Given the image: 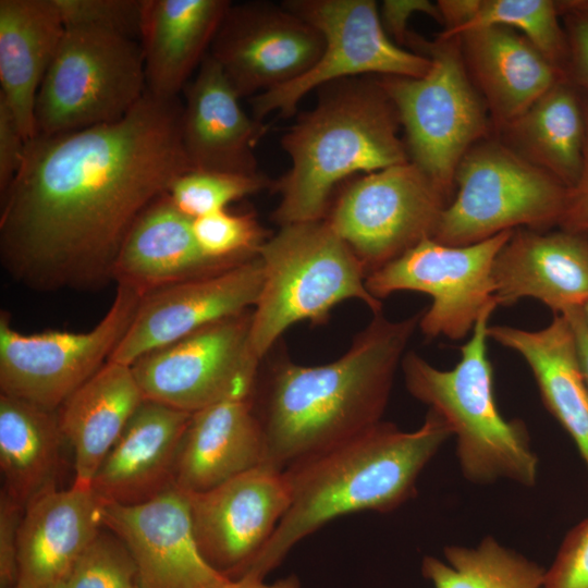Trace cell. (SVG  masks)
I'll list each match as a JSON object with an SVG mask.
<instances>
[{
  "instance_id": "d6a6232c",
  "label": "cell",
  "mask_w": 588,
  "mask_h": 588,
  "mask_svg": "<svg viewBox=\"0 0 588 588\" xmlns=\"http://www.w3.org/2000/svg\"><path fill=\"white\" fill-rule=\"evenodd\" d=\"M444 561L426 555L421 574L433 588H543L546 568L485 537L475 547L446 546Z\"/></svg>"
},
{
  "instance_id": "f1b7e54d",
  "label": "cell",
  "mask_w": 588,
  "mask_h": 588,
  "mask_svg": "<svg viewBox=\"0 0 588 588\" xmlns=\"http://www.w3.org/2000/svg\"><path fill=\"white\" fill-rule=\"evenodd\" d=\"M63 34L52 0L0 1V98L27 140L36 136V97Z\"/></svg>"
},
{
  "instance_id": "3957f363",
  "label": "cell",
  "mask_w": 588,
  "mask_h": 588,
  "mask_svg": "<svg viewBox=\"0 0 588 588\" xmlns=\"http://www.w3.org/2000/svg\"><path fill=\"white\" fill-rule=\"evenodd\" d=\"M452 434L448 422L429 409L413 431L380 421L289 465L283 471L290 506L243 577L264 580L296 543L334 518L391 512L414 498L420 473Z\"/></svg>"
},
{
  "instance_id": "30bf717a",
  "label": "cell",
  "mask_w": 588,
  "mask_h": 588,
  "mask_svg": "<svg viewBox=\"0 0 588 588\" xmlns=\"http://www.w3.org/2000/svg\"><path fill=\"white\" fill-rule=\"evenodd\" d=\"M283 5L318 29L324 48L297 79L253 96V117L292 114L316 88L358 75L421 77L430 60L396 45L384 32L373 0H290Z\"/></svg>"
},
{
  "instance_id": "484cf974",
  "label": "cell",
  "mask_w": 588,
  "mask_h": 588,
  "mask_svg": "<svg viewBox=\"0 0 588 588\" xmlns=\"http://www.w3.org/2000/svg\"><path fill=\"white\" fill-rule=\"evenodd\" d=\"M226 0H143L140 38L146 91L177 97L209 52Z\"/></svg>"
},
{
  "instance_id": "7a4b0ae2",
  "label": "cell",
  "mask_w": 588,
  "mask_h": 588,
  "mask_svg": "<svg viewBox=\"0 0 588 588\" xmlns=\"http://www.w3.org/2000/svg\"><path fill=\"white\" fill-rule=\"evenodd\" d=\"M422 311L402 320L373 314L331 363L304 366L282 355L260 366L252 399L265 439L264 464L283 470L382 421L395 371Z\"/></svg>"
},
{
  "instance_id": "4dcf8cb0",
  "label": "cell",
  "mask_w": 588,
  "mask_h": 588,
  "mask_svg": "<svg viewBox=\"0 0 588 588\" xmlns=\"http://www.w3.org/2000/svg\"><path fill=\"white\" fill-rule=\"evenodd\" d=\"M64 442L58 411L0 394L1 490L24 509L56 487Z\"/></svg>"
},
{
  "instance_id": "5bb4252c",
  "label": "cell",
  "mask_w": 588,
  "mask_h": 588,
  "mask_svg": "<svg viewBox=\"0 0 588 588\" xmlns=\"http://www.w3.org/2000/svg\"><path fill=\"white\" fill-rule=\"evenodd\" d=\"M252 310L212 322L131 367L145 400L189 414L252 395L261 366L250 351Z\"/></svg>"
},
{
  "instance_id": "9a60e30c",
  "label": "cell",
  "mask_w": 588,
  "mask_h": 588,
  "mask_svg": "<svg viewBox=\"0 0 588 588\" xmlns=\"http://www.w3.org/2000/svg\"><path fill=\"white\" fill-rule=\"evenodd\" d=\"M188 499L201 555L217 572L237 580L273 535L291 494L284 471L260 464Z\"/></svg>"
},
{
  "instance_id": "ab89813d",
  "label": "cell",
  "mask_w": 588,
  "mask_h": 588,
  "mask_svg": "<svg viewBox=\"0 0 588 588\" xmlns=\"http://www.w3.org/2000/svg\"><path fill=\"white\" fill-rule=\"evenodd\" d=\"M24 507L1 490L0 494V588L19 580L17 543Z\"/></svg>"
},
{
  "instance_id": "cb8c5ba5",
  "label": "cell",
  "mask_w": 588,
  "mask_h": 588,
  "mask_svg": "<svg viewBox=\"0 0 588 588\" xmlns=\"http://www.w3.org/2000/svg\"><path fill=\"white\" fill-rule=\"evenodd\" d=\"M265 458L252 395L232 396L192 414L176 458L174 487L188 494L204 492Z\"/></svg>"
},
{
  "instance_id": "836d02e7",
  "label": "cell",
  "mask_w": 588,
  "mask_h": 588,
  "mask_svg": "<svg viewBox=\"0 0 588 588\" xmlns=\"http://www.w3.org/2000/svg\"><path fill=\"white\" fill-rule=\"evenodd\" d=\"M271 182L262 174L191 170L179 176L168 195L192 219L225 210L234 200L255 194Z\"/></svg>"
},
{
  "instance_id": "6da1fadb",
  "label": "cell",
  "mask_w": 588,
  "mask_h": 588,
  "mask_svg": "<svg viewBox=\"0 0 588 588\" xmlns=\"http://www.w3.org/2000/svg\"><path fill=\"white\" fill-rule=\"evenodd\" d=\"M183 103L145 91L121 120L27 140L0 196V257L38 291L94 290L113 281L131 229L182 174Z\"/></svg>"
},
{
  "instance_id": "e575fe53",
  "label": "cell",
  "mask_w": 588,
  "mask_h": 588,
  "mask_svg": "<svg viewBox=\"0 0 588 588\" xmlns=\"http://www.w3.org/2000/svg\"><path fill=\"white\" fill-rule=\"evenodd\" d=\"M46 588H136V566L124 542L103 527L70 567Z\"/></svg>"
},
{
  "instance_id": "277c9868",
  "label": "cell",
  "mask_w": 588,
  "mask_h": 588,
  "mask_svg": "<svg viewBox=\"0 0 588 588\" xmlns=\"http://www.w3.org/2000/svg\"><path fill=\"white\" fill-rule=\"evenodd\" d=\"M329 85L282 137L291 168L273 184L280 201L272 218L280 226L323 220L332 191L344 179L409 161L397 111L379 78Z\"/></svg>"
},
{
  "instance_id": "603a6c76",
  "label": "cell",
  "mask_w": 588,
  "mask_h": 588,
  "mask_svg": "<svg viewBox=\"0 0 588 588\" xmlns=\"http://www.w3.org/2000/svg\"><path fill=\"white\" fill-rule=\"evenodd\" d=\"M456 38L467 72L487 106L493 134L566 77L514 29L483 27Z\"/></svg>"
},
{
  "instance_id": "f6af8a7d",
  "label": "cell",
  "mask_w": 588,
  "mask_h": 588,
  "mask_svg": "<svg viewBox=\"0 0 588 588\" xmlns=\"http://www.w3.org/2000/svg\"><path fill=\"white\" fill-rule=\"evenodd\" d=\"M222 588H301V583L297 576L293 574L271 584H267L260 579L242 577L237 580H230Z\"/></svg>"
},
{
  "instance_id": "1f68e13d",
  "label": "cell",
  "mask_w": 588,
  "mask_h": 588,
  "mask_svg": "<svg viewBox=\"0 0 588 588\" xmlns=\"http://www.w3.org/2000/svg\"><path fill=\"white\" fill-rule=\"evenodd\" d=\"M442 38L491 26L524 35L564 75L568 47L558 1L552 0H441ZM566 76V75H565Z\"/></svg>"
},
{
  "instance_id": "ee69618b",
  "label": "cell",
  "mask_w": 588,
  "mask_h": 588,
  "mask_svg": "<svg viewBox=\"0 0 588 588\" xmlns=\"http://www.w3.org/2000/svg\"><path fill=\"white\" fill-rule=\"evenodd\" d=\"M563 315H565L568 318L572 324L575 339H576V346H577L580 369H581L586 385L588 388V328L584 320L581 308L572 309Z\"/></svg>"
},
{
  "instance_id": "8992f818",
  "label": "cell",
  "mask_w": 588,
  "mask_h": 588,
  "mask_svg": "<svg viewBox=\"0 0 588 588\" xmlns=\"http://www.w3.org/2000/svg\"><path fill=\"white\" fill-rule=\"evenodd\" d=\"M258 256L264 284L252 310L249 344L260 362L290 326L324 321L343 301L356 298L372 314L382 311L360 261L326 219L281 225Z\"/></svg>"
},
{
  "instance_id": "8fae6325",
  "label": "cell",
  "mask_w": 588,
  "mask_h": 588,
  "mask_svg": "<svg viewBox=\"0 0 588 588\" xmlns=\"http://www.w3.org/2000/svg\"><path fill=\"white\" fill-rule=\"evenodd\" d=\"M143 295L117 285L113 302L87 332L24 334L0 315V390L46 409L58 411L110 358L125 334Z\"/></svg>"
},
{
  "instance_id": "d6986e66",
  "label": "cell",
  "mask_w": 588,
  "mask_h": 588,
  "mask_svg": "<svg viewBox=\"0 0 588 588\" xmlns=\"http://www.w3.org/2000/svg\"><path fill=\"white\" fill-rule=\"evenodd\" d=\"M498 306L535 298L554 315L588 303V235L559 229H516L492 269Z\"/></svg>"
},
{
  "instance_id": "ba28073f",
  "label": "cell",
  "mask_w": 588,
  "mask_h": 588,
  "mask_svg": "<svg viewBox=\"0 0 588 588\" xmlns=\"http://www.w3.org/2000/svg\"><path fill=\"white\" fill-rule=\"evenodd\" d=\"M455 191L431 238L451 246L482 242L505 231L559 226L568 187L531 164L495 135L475 145L460 161Z\"/></svg>"
},
{
  "instance_id": "7c38bea8",
  "label": "cell",
  "mask_w": 588,
  "mask_h": 588,
  "mask_svg": "<svg viewBox=\"0 0 588 588\" xmlns=\"http://www.w3.org/2000/svg\"><path fill=\"white\" fill-rule=\"evenodd\" d=\"M513 231L465 246L424 238L368 274L366 287L379 301L400 291L429 295L432 303L422 311L418 328L427 338L461 340L487 307L498 305L493 262Z\"/></svg>"
},
{
  "instance_id": "4fadbf2b",
  "label": "cell",
  "mask_w": 588,
  "mask_h": 588,
  "mask_svg": "<svg viewBox=\"0 0 588 588\" xmlns=\"http://www.w3.org/2000/svg\"><path fill=\"white\" fill-rule=\"evenodd\" d=\"M449 203L439 186L407 161L353 182L326 221L353 250L368 275L431 237Z\"/></svg>"
},
{
  "instance_id": "d590c367",
  "label": "cell",
  "mask_w": 588,
  "mask_h": 588,
  "mask_svg": "<svg viewBox=\"0 0 588 588\" xmlns=\"http://www.w3.org/2000/svg\"><path fill=\"white\" fill-rule=\"evenodd\" d=\"M193 229L203 252L224 262H240L258 255L267 241L265 230L249 212H212L194 219Z\"/></svg>"
},
{
  "instance_id": "8d00e7d4",
  "label": "cell",
  "mask_w": 588,
  "mask_h": 588,
  "mask_svg": "<svg viewBox=\"0 0 588 588\" xmlns=\"http://www.w3.org/2000/svg\"><path fill=\"white\" fill-rule=\"evenodd\" d=\"M66 28L140 36L143 0H52Z\"/></svg>"
},
{
  "instance_id": "74e56055",
  "label": "cell",
  "mask_w": 588,
  "mask_h": 588,
  "mask_svg": "<svg viewBox=\"0 0 588 588\" xmlns=\"http://www.w3.org/2000/svg\"><path fill=\"white\" fill-rule=\"evenodd\" d=\"M543 588H588V518L566 534L546 569Z\"/></svg>"
},
{
  "instance_id": "7bdbcfd3",
  "label": "cell",
  "mask_w": 588,
  "mask_h": 588,
  "mask_svg": "<svg viewBox=\"0 0 588 588\" xmlns=\"http://www.w3.org/2000/svg\"><path fill=\"white\" fill-rule=\"evenodd\" d=\"M583 91V90H581ZM586 114V142L577 182L568 188L559 229L588 235V94L583 91Z\"/></svg>"
},
{
  "instance_id": "ac0fdd59",
  "label": "cell",
  "mask_w": 588,
  "mask_h": 588,
  "mask_svg": "<svg viewBox=\"0 0 588 588\" xmlns=\"http://www.w3.org/2000/svg\"><path fill=\"white\" fill-rule=\"evenodd\" d=\"M102 524L128 549L136 588H222L231 580L201 555L188 494L175 487L136 505L105 503Z\"/></svg>"
},
{
  "instance_id": "f546056e",
  "label": "cell",
  "mask_w": 588,
  "mask_h": 588,
  "mask_svg": "<svg viewBox=\"0 0 588 588\" xmlns=\"http://www.w3.org/2000/svg\"><path fill=\"white\" fill-rule=\"evenodd\" d=\"M493 135L569 188L579 177L584 158L583 91L563 77Z\"/></svg>"
},
{
  "instance_id": "2e32d148",
  "label": "cell",
  "mask_w": 588,
  "mask_h": 588,
  "mask_svg": "<svg viewBox=\"0 0 588 588\" xmlns=\"http://www.w3.org/2000/svg\"><path fill=\"white\" fill-rule=\"evenodd\" d=\"M321 33L283 4H231L211 42L218 62L240 97L291 83L319 60Z\"/></svg>"
},
{
  "instance_id": "52a82bcc",
  "label": "cell",
  "mask_w": 588,
  "mask_h": 588,
  "mask_svg": "<svg viewBox=\"0 0 588 588\" xmlns=\"http://www.w3.org/2000/svg\"><path fill=\"white\" fill-rule=\"evenodd\" d=\"M406 45L430 60L429 71L378 78L397 111L409 161L451 201L456 168L473 145L493 134L491 119L456 37L427 40L411 32Z\"/></svg>"
},
{
  "instance_id": "5b68a950",
  "label": "cell",
  "mask_w": 588,
  "mask_h": 588,
  "mask_svg": "<svg viewBox=\"0 0 588 588\" xmlns=\"http://www.w3.org/2000/svg\"><path fill=\"white\" fill-rule=\"evenodd\" d=\"M498 305L479 316L461 358L442 370L414 352L401 363L407 391L437 412L456 437V456L463 476L476 485L507 479L535 486L538 457L526 426L505 419L493 393V368L488 355L489 319Z\"/></svg>"
},
{
  "instance_id": "e0dca14e",
  "label": "cell",
  "mask_w": 588,
  "mask_h": 588,
  "mask_svg": "<svg viewBox=\"0 0 588 588\" xmlns=\"http://www.w3.org/2000/svg\"><path fill=\"white\" fill-rule=\"evenodd\" d=\"M264 284L258 255L220 271L144 295L109 360L132 366L218 320L255 307Z\"/></svg>"
},
{
  "instance_id": "44dd1931",
  "label": "cell",
  "mask_w": 588,
  "mask_h": 588,
  "mask_svg": "<svg viewBox=\"0 0 588 588\" xmlns=\"http://www.w3.org/2000/svg\"><path fill=\"white\" fill-rule=\"evenodd\" d=\"M192 414L145 400L99 466L91 489L105 503L136 505L174 487Z\"/></svg>"
},
{
  "instance_id": "d4e9b609",
  "label": "cell",
  "mask_w": 588,
  "mask_h": 588,
  "mask_svg": "<svg viewBox=\"0 0 588 588\" xmlns=\"http://www.w3.org/2000/svg\"><path fill=\"white\" fill-rule=\"evenodd\" d=\"M193 221L174 206L168 193L151 204L119 252L113 267L117 285L128 286L144 296L238 264L207 256L196 240Z\"/></svg>"
},
{
  "instance_id": "7dc6e473",
  "label": "cell",
  "mask_w": 588,
  "mask_h": 588,
  "mask_svg": "<svg viewBox=\"0 0 588 588\" xmlns=\"http://www.w3.org/2000/svg\"><path fill=\"white\" fill-rule=\"evenodd\" d=\"M12 588H23V587H21L20 585L16 584V585H15L14 587H12Z\"/></svg>"
},
{
  "instance_id": "4316f807",
  "label": "cell",
  "mask_w": 588,
  "mask_h": 588,
  "mask_svg": "<svg viewBox=\"0 0 588 588\" xmlns=\"http://www.w3.org/2000/svg\"><path fill=\"white\" fill-rule=\"evenodd\" d=\"M488 335L523 357L546 408L569 434L588 467V388L568 318L554 315L539 330L489 326Z\"/></svg>"
},
{
  "instance_id": "83f0119b",
  "label": "cell",
  "mask_w": 588,
  "mask_h": 588,
  "mask_svg": "<svg viewBox=\"0 0 588 588\" xmlns=\"http://www.w3.org/2000/svg\"><path fill=\"white\" fill-rule=\"evenodd\" d=\"M144 401L132 367L111 360L64 401L58 415L73 452L72 486L91 488L99 466Z\"/></svg>"
},
{
  "instance_id": "f35d334b",
  "label": "cell",
  "mask_w": 588,
  "mask_h": 588,
  "mask_svg": "<svg viewBox=\"0 0 588 588\" xmlns=\"http://www.w3.org/2000/svg\"><path fill=\"white\" fill-rule=\"evenodd\" d=\"M558 5L568 47L565 75L588 94V0H562Z\"/></svg>"
},
{
  "instance_id": "ffe728a7",
  "label": "cell",
  "mask_w": 588,
  "mask_h": 588,
  "mask_svg": "<svg viewBox=\"0 0 588 588\" xmlns=\"http://www.w3.org/2000/svg\"><path fill=\"white\" fill-rule=\"evenodd\" d=\"M184 94L182 140L193 170L258 173L254 151L267 125L243 110L209 52Z\"/></svg>"
},
{
  "instance_id": "60d3db41",
  "label": "cell",
  "mask_w": 588,
  "mask_h": 588,
  "mask_svg": "<svg viewBox=\"0 0 588 588\" xmlns=\"http://www.w3.org/2000/svg\"><path fill=\"white\" fill-rule=\"evenodd\" d=\"M27 139L7 102L0 98V196L5 193L19 172Z\"/></svg>"
},
{
  "instance_id": "7402d4cb",
  "label": "cell",
  "mask_w": 588,
  "mask_h": 588,
  "mask_svg": "<svg viewBox=\"0 0 588 588\" xmlns=\"http://www.w3.org/2000/svg\"><path fill=\"white\" fill-rule=\"evenodd\" d=\"M105 502L91 488L57 487L24 509L17 543L23 588H46L58 579L103 528Z\"/></svg>"
},
{
  "instance_id": "b9f144b4",
  "label": "cell",
  "mask_w": 588,
  "mask_h": 588,
  "mask_svg": "<svg viewBox=\"0 0 588 588\" xmlns=\"http://www.w3.org/2000/svg\"><path fill=\"white\" fill-rule=\"evenodd\" d=\"M422 13L441 23L438 4L428 0H384L379 7V17L387 35L399 46L406 45L409 19Z\"/></svg>"
},
{
  "instance_id": "bcb514c9",
  "label": "cell",
  "mask_w": 588,
  "mask_h": 588,
  "mask_svg": "<svg viewBox=\"0 0 588 588\" xmlns=\"http://www.w3.org/2000/svg\"><path fill=\"white\" fill-rule=\"evenodd\" d=\"M581 314L588 328V303L581 308Z\"/></svg>"
},
{
  "instance_id": "9c48e42d",
  "label": "cell",
  "mask_w": 588,
  "mask_h": 588,
  "mask_svg": "<svg viewBox=\"0 0 588 588\" xmlns=\"http://www.w3.org/2000/svg\"><path fill=\"white\" fill-rule=\"evenodd\" d=\"M145 91L143 51L133 38L66 28L36 97V135L117 122Z\"/></svg>"
}]
</instances>
